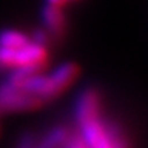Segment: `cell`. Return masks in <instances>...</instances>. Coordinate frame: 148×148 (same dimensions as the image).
<instances>
[{
	"label": "cell",
	"instance_id": "6da1fadb",
	"mask_svg": "<svg viewBox=\"0 0 148 148\" xmlns=\"http://www.w3.org/2000/svg\"><path fill=\"white\" fill-rule=\"evenodd\" d=\"M45 101L19 88L12 86L7 82L0 84V112H22L39 108Z\"/></svg>",
	"mask_w": 148,
	"mask_h": 148
},
{
	"label": "cell",
	"instance_id": "7a4b0ae2",
	"mask_svg": "<svg viewBox=\"0 0 148 148\" xmlns=\"http://www.w3.org/2000/svg\"><path fill=\"white\" fill-rule=\"evenodd\" d=\"M78 76V66L72 62L59 65L50 75H46V82L43 88V99L50 101L62 94Z\"/></svg>",
	"mask_w": 148,
	"mask_h": 148
},
{
	"label": "cell",
	"instance_id": "3957f363",
	"mask_svg": "<svg viewBox=\"0 0 148 148\" xmlns=\"http://www.w3.org/2000/svg\"><path fill=\"white\" fill-rule=\"evenodd\" d=\"M43 23L53 35H62L65 30V16L60 7L48 4L43 9Z\"/></svg>",
	"mask_w": 148,
	"mask_h": 148
},
{
	"label": "cell",
	"instance_id": "277c9868",
	"mask_svg": "<svg viewBox=\"0 0 148 148\" xmlns=\"http://www.w3.org/2000/svg\"><path fill=\"white\" fill-rule=\"evenodd\" d=\"M30 40L29 38L19 32V30H13V29H6L0 32V46L3 48H10V49H19L25 45H27Z\"/></svg>",
	"mask_w": 148,
	"mask_h": 148
},
{
	"label": "cell",
	"instance_id": "5b68a950",
	"mask_svg": "<svg viewBox=\"0 0 148 148\" xmlns=\"http://www.w3.org/2000/svg\"><path fill=\"white\" fill-rule=\"evenodd\" d=\"M66 138H68V131L63 127H56L50 130L45 135V138L33 148H59L65 144Z\"/></svg>",
	"mask_w": 148,
	"mask_h": 148
},
{
	"label": "cell",
	"instance_id": "8992f818",
	"mask_svg": "<svg viewBox=\"0 0 148 148\" xmlns=\"http://www.w3.org/2000/svg\"><path fill=\"white\" fill-rule=\"evenodd\" d=\"M63 148H88L85 145V143L82 141V138L78 135V137H71V138H66Z\"/></svg>",
	"mask_w": 148,
	"mask_h": 148
},
{
	"label": "cell",
	"instance_id": "52a82bcc",
	"mask_svg": "<svg viewBox=\"0 0 148 148\" xmlns=\"http://www.w3.org/2000/svg\"><path fill=\"white\" fill-rule=\"evenodd\" d=\"M17 148H33V137L30 134H25L20 138Z\"/></svg>",
	"mask_w": 148,
	"mask_h": 148
},
{
	"label": "cell",
	"instance_id": "ba28073f",
	"mask_svg": "<svg viewBox=\"0 0 148 148\" xmlns=\"http://www.w3.org/2000/svg\"><path fill=\"white\" fill-rule=\"evenodd\" d=\"M46 1H48V4L58 6V7H60L62 4H65V3H66V0H46Z\"/></svg>",
	"mask_w": 148,
	"mask_h": 148
},
{
	"label": "cell",
	"instance_id": "9c48e42d",
	"mask_svg": "<svg viewBox=\"0 0 148 148\" xmlns=\"http://www.w3.org/2000/svg\"><path fill=\"white\" fill-rule=\"evenodd\" d=\"M66 1H69V0H66Z\"/></svg>",
	"mask_w": 148,
	"mask_h": 148
}]
</instances>
